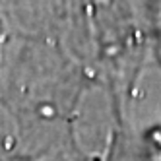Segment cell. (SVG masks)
I'll use <instances>...</instances> for the list:
<instances>
[{
	"label": "cell",
	"mask_w": 161,
	"mask_h": 161,
	"mask_svg": "<svg viewBox=\"0 0 161 161\" xmlns=\"http://www.w3.org/2000/svg\"><path fill=\"white\" fill-rule=\"evenodd\" d=\"M105 161H161V142L142 138L119 126Z\"/></svg>",
	"instance_id": "cell-1"
},
{
	"label": "cell",
	"mask_w": 161,
	"mask_h": 161,
	"mask_svg": "<svg viewBox=\"0 0 161 161\" xmlns=\"http://www.w3.org/2000/svg\"><path fill=\"white\" fill-rule=\"evenodd\" d=\"M0 161H25L19 122L2 99H0Z\"/></svg>",
	"instance_id": "cell-2"
},
{
	"label": "cell",
	"mask_w": 161,
	"mask_h": 161,
	"mask_svg": "<svg viewBox=\"0 0 161 161\" xmlns=\"http://www.w3.org/2000/svg\"><path fill=\"white\" fill-rule=\"evenodd\" d=\"M41 161H74V157L70 155V152H68V147H66V149H62V152L53 153V155L45 157V159H41Z\"/></svg>",
	"instance_id": "cell-3"
},
{
	"label": "cell",
	"mask_w": 161,
	"mask_h": 161,
	"mask_svg": "<svg viewBox=\"0 0 161 161\" xmlns=\"http://www.w3.org/2000/svg\"><path fill=\"white\" fill-rule=\"evenodd\" d=\"M4 39H6V27L0 21V62H2V49H4Z\"/></svg>",
	"instance_id": "cell-4"
}]
</instances>
